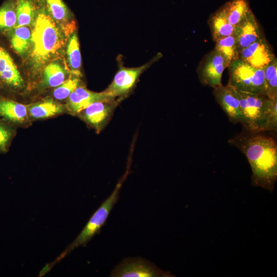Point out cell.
<instances>
[{
  "label": "cell",
  "instance_id": "obj_29",
  "mask_svg": "<svg viewBox=\"0 0 277 277\" xmlns=\"http://www.w3.org/2000/svg\"><path fill=\"white\" fill-rule=\"evenodd\" d=\"M277 130V101H276L271 109L266 131Z\"/></svg>",
  "mask_w": 277,
  "mask_h": 277
},
{
  "label": "cell",
  "instance_id": "obj_17",
  "mask_svg": "<svg viewBox=\"0 0 277 277\" xmlns=\"http://www.w3.org/2000/svg\"><path fill=\"white\" fill-rule=\"evenodd\" d=\"M225 5L228 22L234 27L242 22L252 11L248 0H231Z\"/></svg>",
  "mask_w": 277,
  "mask_h": 277
},
{
  "label": "cell",
  "instance_id": "obj_3",
  "mask_svg": "<svg viewBox=\"0 0 277 277\" xmlns=\"http://www.w3.org/2000/svg\"><path fill=\"white\" fill-rule=\"evenodd\" d=\"M241 117L240 123L252 132L266 131L269 115L274 102L266 95L243 92L237 90Z\"/></svg>",
  "mask_w": 277,
  "mask_h": 277
},
{
  "label": "cell",
  "instance_id": "obj_8",
  "mask_svg": "<svg viewBox=\"0 0 277 277\" xmlns=\"http://www.w3.org/2000/svg\"><path fill=\"white\" fill-rule=\"evenodd\" d=\"M123 98L95 102L78 114L89 126L99 132L110 121L115 108Z\"/></svg>",
  "mask_w": 277,
  "mask_h": 277
},
{
  "label": "cell",
  "instance_id": "obj_23",
  "mask_svg": "<svg viewBox=\"0 0 277 277\" xmlns=\"http://www.w3.org/2000/svg\"><path fill=\"white\" fill-rule=\"evenodd\" d=\"M16 4L10 0L0 8V29L9 30L16 23Z\"/></svg>",
  "mask_w": 277,
  "mask_h": 277
},
{
  "label": "cell",
  "instance_id": "obj_25",
  "mask_svg": "<svg viewBox=\"0 0 277 277\" xmlns=\"http://www.w3.org/2000/svg\"><path fill=\"white\" fill-rule=\"evenodd\" d=\"M44 81L50 87H57L64 82L65 73L62 67L56 63H51L45 69Z\"/></svg>",
  "mask_w": 277,
  "mask_h": 277
},
{
  "label": "cell",
  "instance_id": "obj_24",
  "mask_svg": "<svg viewBox=\"0 0 277 277\" xmlns=\"http://www.w3.org/2000/svg\"><path fill=\"white\" fill-rule=\"evenodd\" d=\"M67 53L70 68L77 72L81 68L82 60L78 39L76 33H74L68 41Z\"/></svg>",
  "mask_w": 277,
  "mask_h": 277
},
{
  "label": "cell",
  "instance_id": "obj_2",
  "mask_svg": "<svg viewBox=\"0 0 277 277\" xmlns=\"http://www.w3.org/2000/svg\"><path fill=\"white\" fill-rule=\"evenodd\" d=\"M129 168L128 166L125 173L119 180L111 194L93 213L75 240L56 260L49 263L51 267H52L56 263L64 258L74 249L80 246H85L96 234L100 232L102 228L105 224L109 214L118 200L121 187L129 173Z\"/></svg>",
  "mask_w": 277,
  "mask_h": 277
},
{
  "label": "cell",
  "instance_id": "obj_26",
  "mask_svg": "<svg viewBox=\"0 0 277 277\" xmlns=\"http://www.w3.org/2000/svg\"><path fill=\"white\" fill-rule=\"evenodd\" d=\"M80 80L77 77H72L64 81L57 86L53 91V96L57 100H63L69 96L78 86Z\"/></svg>",
  "mask_w": 277,
  "mask_h": 277
},
{
  "label": "cell",
  "instance_id": "obj_28",
  "mask_svg": "<svg viewBox=\"0 0 277 277\" xmlns=\"http://www.w3.org/2000/svg\"><path fill=\"white\" fill-rule=\"evenodd\" d=\"M12 135L13 131L11 128L0 121V152L7 150Z\"/></svg>",
  "mask_w": 277,
  "mask_h": 277
},
{
  "label": "cell",
  "instance_id": "obj_22",
  "mask_svg": "<svg viewBox=\"0 0 277 277\" xmlns=\"http://www.w3.org/2000/svg\"><path fill=\"white\" fill-rule=\"evenodd\" d=\"M34 10V6L31 0H17V20L15 28L30 25L33 18Z\"/></svg>",
  "mask_w": 277,
  "mask_h": 277
},
{
  "label": "cell",
  "instance_id": "obj_6",
  "mask_svg": "<svg viewBox=\"0 0 277 277\" xmlns=\"http://www.w3.org/2000/svg\"><path fill=\"white\" fill-rule=\"evenodd\" d=\"M112 277H169L172 276L168 271H164L154 264L145 259L126 258L111 272Z\"/></svg>",
  "mask_w": 277,
  "mask_h": 277
},
{
  "label": "cell",
  "instance_id": "obj_16",
  "mask_svg": "<svg viewBox=\"0 0 277 277\" xmlns=\"http://www.w3.org/2000/svg\"><path fill=\"white\" fill-rule=\"evenodd\" d=\"M27 116V109L24 105L9 99H0L1 117L13 123H22Z\"/></svg>",
  "mask_w": 277,
  "mask_h": 277
},
{
  "label": "cell",
  "instance_id": "obj_5",
  "mask_svg": "<svg viewBox=\"0 0 277 277\" xmlns=\"http://www.w3.org/2000/svg\"><path fill=\"white\" fill-rule=\"evenodd\" d=\"M228 68V84L241 91L266 95L264 70L252 67L239 59Z\"/></svg>",
  "mask_w": 277,
  "mask_h": 277
},
{
  "label": "cell",
  "instance_id": "obj_13",
  "mask_svg": "<svg viewBox=\"0 0 277 277\" xmlns=\"http://www.w3.org/2000/svg\"><path fill=\"white\" fill-rule=\"evenodd\" d=\"M68 109L73 114H78L90 104L97 101L113 98L103 92L91 91L83 86H78L68 96Z\"/></svg>",
  "mask_w": 277,
  "mask_h": 277
},
{
  "label": "cell",
  "instance_id": "obj_19",
  "mask_svg": "<svg viewBox=\"0 0 277 277\" xmlns=\"http://www.w3.org/2000/svg\"><path fill=\"white\" fill-rule=\"evenodd\" d=\"M64 110L61 104L47 100L32 105L28 108L29 115L34 118H44L61 113Z\"/></svg>",
  "mask_w": 277,
  "mask_h": 277
},
{
  "label": "cell",
  "instance_id": "obj_4",
  "mask_svg": "<svg viewBox=\"0 0 277 277\" xmlns=\"http://www.w3.org/2000/svg\"><path fill=\"white\" fill-rule=\"evenodd\" d=\"M58 31L54 22L44 11L37 15L32 33L33 54L39 62H43L60 47Z\"/></svg>",
  "mask_w": 277,
  "mask_h": 277
},
{
  "label": "cell",
  "instance_id": "obj_18",
  "mask_svg": "<svg viewBox=\"0 0 277 277\" xmlns=\"http://www.w3.org/2000/svg\"><path fill=\"white\" fill-rule=\"evenodd\" d=\"M215 42L214 50L223 57L228 67L239 59L240 51L233 34L219 39Z\"/></svg>",
  "mask_w": 277,
  "mask_h": 277
},
{
  "label": "cell",
  "instance_id": "obj_20",
  "mask_svg": "<svg viewBox=\"0 0 277 277\" xmlns=\"http://www.w3.org/2000/svg\"><path fill=\"white\" fill-rule=\"evenodd\" d=\"M32 38L30 30L26 26L15 27L10 38L14 50L19 54H24L29 49Z\"/></svg>",
  "mask_w": 277,
  "mask_h": 277
},
{
  "label": "cell",
  "instance_id": "obj_1",
  "mask_svg": "<svg viewBox=\"0 0 277 277\" xmlns=\"http://www.w3.org/2000/svg\"><path fill=\"white\" fill-rule=\"evenodd\" d=\"M228 142L247 157L251 166L252 184L272 192L277 180V144L261 132L245 130Z\"/></svg>",
  "mask_w": 277,
  "mask_h": 277
},
{
  "label": "cell",
  "instance_id": "obj_11",
  "mask_svg": "<svg viewBox=\"0 0 277 277\" xmlns=\"http://www.w3.org/2000/svg\"><path fill=\"white\" fill-rule=\"evenodd\" d=\"M216 102L233 123H240L241 112L237 90L229 84H222L213 88Z\"/></svg>",
  "mask_w": 277,
  "mask_h": 277
},
{
  "label": "cell",
  "instance_id": "obj_21",
  "mask_svg": "<svg viewBox=\"0 0 277 277\" xmlns=\"http://www.w3.org/2000/svg\"><path fill=\"white\" fill-rule=\"evenodd\" d=\"M266 94L271 100L277 98V59L275 57L264 69Z\"/></svg>",
  "mask_w": 277,
  "mask_h": 277
},
{
  "label": "cell",
  "instance_id": "obj_7",
  "mask_svg": "<svg viewBox=\"0 0 277 277\" xmlns=\"http://www.w3.org/2000/svg\"><path fill=\"white\" fill-rule=\"evenodd\" d=\"M160 56L157 55L146 64L138 67H120L112 82L103 92L113 98L124 97L133 88L141 74Z\"/></svg>",
  "mask_w": 277,
  "mask_h": 277
},
{
  "label": "cell",
  "instance_id": "obj_12",
  "mask_svg": "<svg viewBox=\"0 0 277 277\" xmlns=\"http://www.w3.org/2000/svg\"><path fill=\"white\" fill-rule=\"evenodd\" d=\"M233 35L240 51L264 36L252 11L234 27Z\"/></svg>",
  "mask_w": 277,
  "mask_h": 277
},
{
  "label": "cell",
  "instance_id": "obj_9",
  "mask_svg": "<svg viewBox=\"0 0 277 277\" xmlns=\"http://www.w3.org/2000/svg\"><path fill=\"white\" fill-rule=\"evenodd\" d=\"M227 65L223 57L213 50L205 55L200 63L197 73L200 82L213 88L222 85L223 73Z\"/></svg>",
  "mask_w": 277,
  "mask_h": 277
},
{
  "label": "cell",
  "instance_id": "obj_15",
  "mask_svg": "<svg viewBox=\"0 0 277 277\" xmlns=\"http://www.w3.org/2000/svg\"><path fill=\"white\" fill-rule=\"evenodd\" d=\"M209 25L215 42L233 34L234 27L228 22L225 4L210 16Z\"/></svg>",
  "mask_w": 277,
  "mask_h": 277
},
{
  "label": "cell",
  "instance_id": "obj_10",
  "mask_svg": "<svg viewBox=\"0 0 277 277\" xmlns=\"http://www.w3.org/2000/svg\"><path fill=\"white\" fill-rule=\"evenodd\" d=\"M275 57L271 47L264 36L242 49L239 60L252 67L264 70Z\"/></svg>",
  "mask_w": 277,
  "mask_h": 277
},
{
  "label": "cell",
  "instance_id": "obj_14",
  "mask_svg": "<svg viewBox=\"0 0 277 277\" xmlns=\"http://www.w3.org/2000/svg\"><path fill=\"white\" fill-rule=\"evenodd\" d=\"M0 81L6 85L18 88L23 86V80L9 54L0 47Z\"/></svg>",
  "mask_w": 277,
  "mask_h": 277
},
{
  "label": "cell",
  "instance_id": "obj_27",
  "mask_svg": "<svg viewBox=\"0 0 277 277\" xmlns=\"http://www.w3.org/2000/svg\"><path fill=\"white\" fill-rule=\"evenodd\" d=\"M52 17L58 21L65 19L69 15L66 5L62 0H45Z\"/></svg>",
  "mask_w": 277,
  "mask_h": 277
}]
</instances>
